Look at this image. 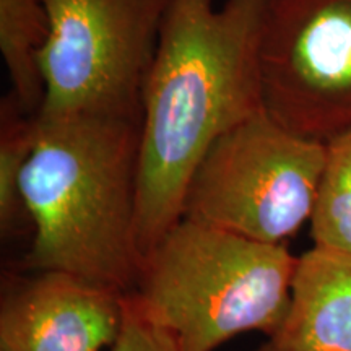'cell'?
Returning <instances> with one entry per match:
<instances>
[{
	"label": "cell",
	"instance_id": "1",
	"mask_svg": "<svg viewBox=\"0 0 351 351\" xmlns=\"http://www.w3.org/2000/svg\"><path fill=\"white\" fill-rule=\"evenodd\" d=\"M269 0H171L142 108L135 238L150 254L184 215L197 166L219 135L261 111Z\"/></svg>",
	"mask_w": 351,
	"mask_h": 351
},
{
	"label": "cell",
	"instance_id": "7",
	"mask_svg": "<svg viewBox=\"0 0 351 351\" xmlns=\"http://www.w3.org/2000/svg\"><path fill=\"white\" fill-rule=\"evenodd\" d=\"M0 306V351H99L114 345L125 295L65 271H34Z\"/></svg>",
	"mask_w": 351,
	"mask_h": 351
},
{
	"label": "cell",
	"instance_id": "9",
	"mask_svg": "<svg viewBox=\"0 0 351 351\" xmlns=\"http://www.w3.org/2000/svg\"><path fill=\"white\" fill-rule=\"evenodd\" d=\"M51 32L46 0H0V54L26 112L38 116L44 99L41 57Z\"/></svg>",
	"mask_w": 351,
	"mask_h": 351
},
{
	"label": "cell",
	"instance_id": "2",
	"mask_svg": "<svg viewBox=\"0 0 351 351\" xmlns=\"http://www.w3.org/2000/svg\"><path fill=\"white\" fill-rule=\"evenodd\" d=\"M140 135L142 112L38 117L21 174L33 230L23 269L134 293L143 262L135 238Z\"/></svg>",
	"mask_w": 351,
	"mask_h": 351
},
{
	"label": "cell",
	"instance_id": "11",
	"mask_svg": "<svg viewBox=\"0 0 351 351\" xmlns=\"http://www.w3.org/2000/svg\"><path fill=\"white\" fill-rule=\"evenodd\" d=\"M311 238L314 245L351 254V127L326 143Z\"/></svg>",
	"mask_w": 351,
	"mask_h": 351
},
{
	"label": "cell",
	"instance_id": "12",
	"mask_svg": "<svg viewBox=\"0 0 351 351\" xmlns=\"http://www.w3.org/2000/svg\"><path fill=\"white\" fill-rule=\"evenodd\" d=\"M111 351H182L176 337L145 314L132 293L125 295L124 322Z\"/></svg>",
	"mask_w": 351,
	"mask_h": 351
},
{
	"label": "cell",
	"instance_id": "3",
	"mask_svg": "<svg viewBox=\"0 0 351 351\" xmlns=\"http://www.w3.org/2000/svg\"><path fill=\"white\" fill-rule=\"evenodd\" d=\"M296 267L285 244L182 218L143 257L132 295L182 351H213L239 333H275Z\"/></svg>",
	"mask_w": 351,
	"mask_h": 351
},
{
	"label": "cell",
	"instance_id": "4",
	"mask_svg": "<svg viewBox=\"0 0 351 351\" xmlns=\"http://www.w3.org/2000/svg\"><path fill=\"white\" fill-rule=\"evenodd\" d=\"M326 143L293 134L265 109L215 140L197 166L182 218L285 244L313 218Z\"/></svg>",
	"mask_w": 351,
	"mask_h": 351
},
{
	"label": "cell",
	"instance_id": "8",
	"mask_svg": "<svg viewBox=\"0 0 351 351\" xmlns=\"http://www.w3.org/2000/svg\"><path fill=\"white\" fill-rule=\"evenodd\" d=\"M254 351H351V254L314 245L298 257L287 317Z\"/></svg>",
	"mask_w": 351,
	"mask_h": 351
},
{
	"label": "cell",
	"instance_id": "6",
	"mask_svg": "<svg viewBox=\"0 0 351 351\" xmlns=\"http://www.w3.org/2000/svg\"><path fill=\"white\" fill-rule=\"evenodd\" d=\"M263 109L327 143L351 127V0H269L261 39Z\"/></svg>",
	"mask_w": 351,
	"mask_h": 351
},
{
	"label": "cell",
	"instance_id": "5",
	"mask_svg": "<svg viewBox=\"0 0 351 351\" xmlns=\"http://www.w3.org/2000/svg\"><path fill=\"white\" fill-rule=\"evenodd\" d=\"M171 0H46L39 119L142 112Z\"/></svg>",
	"mask_w": 351,
	"mask_h": 351
},
{
	"label": "cell",
	"instance_id": "10",
	"mask_svg": "<svg viewBox=\"0 0 351 351\" xmlns=\"http://www.w3.org/2000/svg\"><path fill=\"white\" fill-rule=\"evenodd\" d=\"M38 132V116L26 112L16 96L8 91L0 101V230L10 236L29 225L21 174L32 155Z\"/></svg>",
	"mask_w": 351,
	"mask_h": 351
}]
</instances>
